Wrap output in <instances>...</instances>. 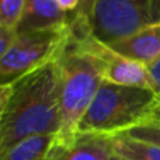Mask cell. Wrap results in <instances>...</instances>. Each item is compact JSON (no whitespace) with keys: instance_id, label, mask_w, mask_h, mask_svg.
I'll return each mask as SVG.
<instances>
[{"instance_id":"obj_10","label":"cell","mask_w":160,"mask_h":160,"mask_svg":"<svg viewBox=\"0 0 160 160\" xmlns=\"http://www.w3.org/2000/svg\"><path fill=\"white\" fill-rule=\"evenodd\" d=\"M55 135H35L22 139L0 156V160H47Z\"/></svg>"},{"instance_id":"obj_3","label":"cell","mask_w":160,"mask_h":160,"mask_svg":"<svg viewBox=\"0 0 160 160\" xmlns=\"http://www.w3.org/2000/svg\"><path fill=\"white\" fill-rule=\"evenodd\" d=\"M156 93L150 88L121 86L102 80L76 133L117 135L145 121Z\"/></svg>"},{"instance_id":"obj_2","label":"cell","mask_w":160,"mask_h":160,"mask_svg":"<svg viewBox=\"0 0 160 160\" xmlns=\"http://www.w3.org/2000/svg\"><path fill=\"white\" fill-rule=\"evenodd\" d=\"M61 128L55 141L66 143L75 138L78 125L102 82L100 63L69 32L58 55Z\"/></svg>"},{"instance_id":"obj_20","label":"cell","mask_w":160,"mask_h":160,"mask_svg":"<svg viewBox=\"0 0 160 160\" xmlns=\"http://www.w3.org/2000/svg\"><path fill=\"white\" fill-rule=\"evenodd\" d=\"M0 115H2V112H0Z\"/></svg>"},{"instance_id":"obj_15","label":"cell","mask_w":160,"mask_h":160,"mask_svg":"<svg viewBox=\"0 0 160 160\" xmlns=\"http://www.w3.org/2000/svg\"><path fill=\"white\" fill-rule=\"evenodd\" d=\"M142 124H155L160 125V93L156 94L155 100H153L152 105H150L148 115L145 118V121Z\"/></svg>"},{"instance_id":"obj_9","label":"cell","mask_w":160,"mask_h":160,"mask_svg":"<svg viewBox=\"0 0 160 160\" xmlns=\"http://www.w3.org/2000/svg\"><path fill=\"white\" fill-rule=\"evenodd\" d=\"M108 47L128 59L145 65L150 63L160 56V22L112 42Z\"/></svg>"},{"instance_id":"obj_6","label":"cell","mask_w":160,"mask_h":160,"mask_svg":"<svg viewBox=\"0 0 160 160\" xmlns=\"http://www.w3.org/2000/svg\"><path fill=\"white\" fill-rule=\"evenodd\" d=\"M94 58L98 61L101 68L102 80L121 86L150 88V80L148 68L145 63L128 59L117 53L107 44L96 39L91 34L75 37ZM152 90V88H150Z\"/></svg>"},{"instance_id":"obj_17","label":"cell","mask_w":160,"mask_h":160,"mask_svg":"<svg viewBox=\"0 0 160 160\" xmlns=\"http://www.w3.org/2000/svg\"><path fill=\"white\" fill-rule=\"evenodd\" d=\"M56 2L61 6L62 10L68 11V13H75L80 4V0H56Z\"/></svg>"},{"instance_id":"obj_8","label":"cell","mask_w":160,"mask_h":160,"mask_svg":"<svg viewBox=\"0 0 160 160\" xmlns=\"http://www.w3.org/2000/svg\"><path fill=\"white\" fill-rule=\"evenodd\" d=\"M70 25V13L62 10L56 0H27L16 34L63 30Z\"/></svg>"},{"instance_id":"obj_7","label":"cell","mask_w":160,"mask_h":160,"mask_svg":"<svg viewBox=\"0 0 160 160\" xmlns=\"http://www.w3.org/2000/svg\"><path fill=\"white\" fill-rule=\"evenodd\" d=\"M112 156L114 135L86 132L66 143L55 141L47 160H111Z\"/></svg>"},{"instance_id":"obj_4","label":"cell","mask_w":160,"mask_h":160,"mask_svg":"<svg viewBox=\"0 0 160 160\" xmlns=\"http://www.w3.org/2000/svg\"><path fill=\"white\" fill-rule=\"evenodd\" d=\"M160 22V0H94L90 34L110 45Z\"/></svg>"},{"instance_id":"obj_11","label":"cell","mask_w":160,"mask_h":160,"mask_svg":"<svg viewBox=\"0 0 160 160\" xmlns=\"http://www.w3.org/2000/svg\"><path fill=\"white\" fill-rule=\"evenodd\" d=\"M114 155L124 160H160V146L117 133L114 135Z\"/></svg>"},{"instance_id":"obj_16","label":"cell","mask_w":160,"mask_h":160,"mask_svg":"<svg viewBox=\"0 0 160 160\" xmlns=\"http://www.w3.org/2000/svg\"><path fill=\"white\" fill-rule=\"evenodd\" d=\"M14 37H16V31L14 30L0 27V59H2V56L7 51V48L10 47V44L13 42Z\"/></svg>"},{"instance_id":"obj_1","label":"cell","mask_w":160,"mask_h":160,"mask_svg":"<svg viewBox=\"0 0 160 160\" xmlns=\"http://www.w3.org/2000/svg\"><path fill=\"white\" fill-rule=\"evenodd\" d=\"M61 128L58 58L11 84L0 115V156L22 139L58 135Z\"/></svg>"},{"instance_id":"obj_18","label":"cell","mask_w":160,"mask_h":160,"mask_svg":"<svg viewBox=\"0 0 160 160\" xmlns=\"http://www.w3.org/2000/svg\"><path fill=\"white\" fill-rule=\"evenodd\" d=\"M10 91H11V84L10 86H0V112L3 111L6 102H7Z\"/></svg>"},{"instance_id":"obj_5","label":"cell","mask_w":160,"mask_h":160,"mask_svg":"<svg viewBox=\"0 0 160 160\" xmlns=\"http://www.w3.org/2000/svg\"><path fill=\"white\" fill-rule=\"evenodd\" d=\"M69 38V28L16 34L0 59V86H10L22 76L58 58Z\"/></svg>"},{"instance_id":"obj_12","label":"cell","mask_w":160,"mask_h":160,"mask_svg":"<svg viewBox=\"0 0 160 160\" xmlns=\"http://www.w3.org/2000/svg\"><path fill=\"white\" fill-rule=\"evenodd\" d=\"M27 0H0V27L16 31Z\"/></svg>"},{"instance_id":"obj_13","label":"cell","mask_w":160,"mask_h":160,"mask_svg":"<svg viewBox=\"0 0 160 160\" xmlns=\"http://www.w3.org/2000/svg\"><path fill=\"white\" fill-rule=\"evenodd\" d=\"M128 135L129 138L138 139L142 142H148V143L160 146V125L155 124H139L135 127L127 129L125 132H121Z\"/></svg>"},{"instance_id":"obj_19","label":"cell","mask_w":160,"mask_h":160,"mask_svg":"<svg viewBox=\"0 0 160 160\" xmlns=\"http://www.w3.org/2000/svg\"><path fill=\"white\" fill-rule=\"evenodd\" d=\"M111 160H124V159H121V158H118V156H115V155H114L112 158H111Z\"/></svg>"},{"instance_id":"obj_14","label":"cell","mask_w":160,"mask_h":160,"mask_svg":"<svg viewBox=\"0 0 160 160\" xmlns=\"http://www.w3.org/2000/svg\"><path fill=\"white\" fill-rule=\"evenodd\" d=\"M148 73H149V80H150V88L155 91L156 94L160 93V56L155 59L153 62L146 65Z\"/></svg>"}]
</instances>
